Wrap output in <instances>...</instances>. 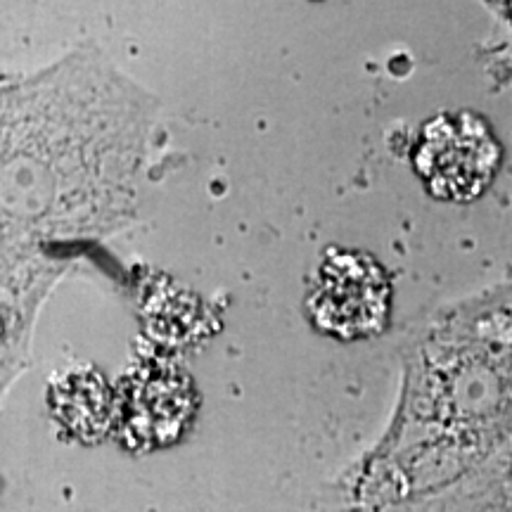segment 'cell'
<instances>
[{
    "mask_svg": "<svg viewBox=\"0 0 512 512\" xmlns=\"http://www.w3.org/2000/svg\"><path fill=\"white\" fill-rule=\"evenodd\" d=\"M503 147L475 112H444L422 126L413 150L415 174L441 202H475L494 183Z\"/></svg>",
    "mask_w": 512,
    "mask_h": 512,
    "instance_id": "1",
    "label": "cell"
},
{
    "mask_svg": "<svg viewBox=\"0 0 512 512\" xmlns=\"http://www.w3.org/2000/svg\"><path fill=\"white\" fill-rule=\"evenodd\" d=\"M392 306V285L373 256L354 249H330L309 294L313 325L337 339H363L384 330Z\"/></svg>",
    "mask_w": 512,
    "mask_h": 512,
    "instance_id": "2",
    "label": "cell"
},
{
    "mask_svg": "<svg viewBox=\"0 0 512 512\" xmlns=\"http://www.w3.org/2000/svg\"><path fill=\"white\" fill-rule=\"evenodd\" d=\"M197 413L195 384L181 368L147 363L117 389L114 439L131 453L176 444Z\"/></svg>",
    "mask_w": 512,
    "mask_h": 512,
    "instance_id": "3",
    "label": "cell"
},
{
    "mask_svg": "<svg viewBox=\"0 0 512 512\" xmlns=\"http://www.w3.org/2000/svg\"><path fill=\"white\" fill-rule=\"evenodd\" d=\"M48 403L62 430L81 444H98L114 432L117 392L95 368H72L55 375Z\"/></svg>",
    "mask_w": 512,
    "mask_h": 512,
    "instance_id": "4",
    "label": "cell"
}]
</instances>
